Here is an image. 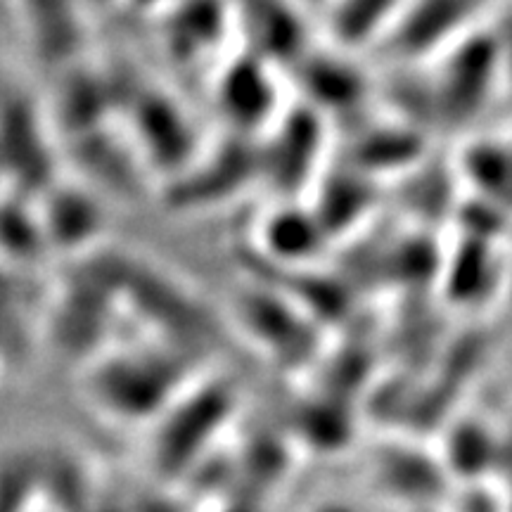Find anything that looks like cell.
Segmentation results:
<instances>
[{
  "instance_id": "obj_1",
  "label": "cell",
  "mask_w": 512,
  "mask_h": 512,
  "mask_svg": "<svg viewBox=\"0 0 512 512\" xmlns=\"http://www.w3.org/2000/svg\"><path fill=\"white\" fill-rule=\"evenodd\" d=\"M320 512H349V510H339V508H325V510H320Z\"/></svg>"
}]
</instances>
